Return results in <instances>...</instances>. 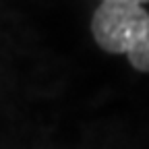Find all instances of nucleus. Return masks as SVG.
Wrapping results in <instances>:
<instances>
[{
  "label": "nucleus",
  "instance_id": "1",
  "mask_svg": "<svg viewBox=\"0 0 149 149\" xmlns=\"http://www.w3.org/2000/svg\"><path fill=\"white\" fill-rule=\"evenodd\" d=\"M91 35L108 54H124L130 66L149 72V13L126 2H102L91 17Z\"/></svg>",
  "mask_w": 149,
  "mask_h": 149
},
{
  "label": "nucleus",
  "instance_id": "2",
  "mask_svg": "<svg viewBox=\"0 0 149 149\" xmlns=\"http://www.w3.org/2000/svg\"><path fill=\"white\" fill-rule=\"evenodd\" d=\"M102 2H126V4H137V6H145V4H149V0H102Z\"/></svg>",
  "mask_w": 149,
  "mask_h": 149
}]
</instances>
